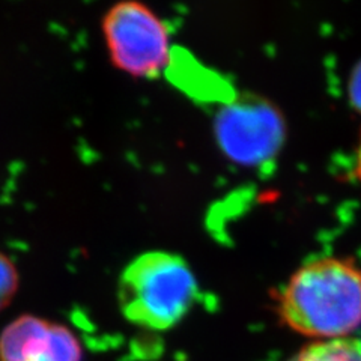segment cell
Masks as SVG:
<instances>
[{"mask_svg": "<svg viewBox=\"0 0 361 361\" xmlns=\"http://www.w3.org/2000/svg\"><path fill=\"white\" fill-rule=\"evenodd\" d=\"M277 314L298 334L331 341L361 325V268L348 257H319L293 273L277 295Z\"/></svg>", "mask_w": 361, "mask_h": 361, "instance_id": "cell-1", "label": "cell"}, {"mask_svg": "<svg viewBox=\"0 0 361 361\" xmlns=\"http://www.w3.org/2000/svg\"><path fill=\"white\" fill-rule=\"evenodd\" d=\"M197 279L183 256L151 250L122 269L118 301L123 318L154 331L171 330L183 321L197 297Z\"/></svg>", "mask_w": 361, "mask_h": 361, "instance_id": "cell-2", "label": "cell"}, {"mask_svg": "<svg viewBox=\"0 0 361 361\" xmlns=\"http://www.w3.org/2000/svg\"><path fill=\"white\" fill-rule=\"evenodd\" d=\"M109 59L135 78H157L171 61V29L148 5L121 0L101 20Z\"/></svg>", "mask_w": 361, "mask_h": 361, "instance_id": "cell-3", "label": "cell"}, {"mask_svg": "<svg viewBox=\"0 0 361 361\" xmlns=\"http://www.w3.org/2000/svg\"><path fill=\"white\" fill-rule=\"evenodd\" d=\"M214 130L226 157L243 166H259L273 158L286 135L280 110L256 95H243L223 106Z\"/></svg>", "mask_w": 361, "mask_h": 361, "instance_id": "cell-4", "label": "cell"}, {"mask_svg": "<svg viewBox=\"0 0 361 361\" xmlns=\"http://www.w3.org/2000/svg\"><path fill=\"white\" fill-rule=\"evenodd\" d=\"M83 348L63 324L25 313L0 333V361H82Z\"/></svg>", "mask_w": 361, "mask_h": 361, "instance_id": "cell-5", "label": "cell"}, {"mask_svg": "<svg viewBox=\"0 0 361 361\" xmlns=\"http://www.w3.org/2000/svg\"><path fill=\"white\" fill-rule=\"evenodd\" d=\"M288 361H361V338L342 337L313 342Z\"/></svg>", "mask_w": 361, "mask_h": 361, "instance_id": "cell-6", "label": "cell"}, {"mask_svg": "<svg viewBox=\"0 0 361 361\" xmlns=\"http://www.w3.org/2000/svg\"><path fill=\"white\" fill-rule=\"evenodd\" d=\"M20 288V273L16 262L5 252H0V312L16 298Z\"/></svg>", "mask_w": 361, "mask_h": 361, "instance_id": "cell-7", "label": "cell"}, {"mask_svg": "<svg viewBox=\"0 0 361 361\" xmlns=\"http://www.w3.org/2000/svg\"><path fill=\"white\" fill-rule=\"evenodd\" d=\"M348 97L351 106L361 113V61L353 68L348 82Z\"/></svg>", "mask_w": 361, "mask_h": 361, "instance_id": "cell-8", "label": "cell"}, {"mask_svg": "<svg viewBox=\"0 0 361 361\" xmlns=\"http://www.w3.org/2000/svg\"><path fill=\"white\" fill-rule=\"evenodd\" d=\"M355 175L361 183V133H360V140L355 149Z\"/></svg>", "mask_w": 361, "mask_h": 361, "instance_id": "cell-9", "label": "cell"}]
</instances>
